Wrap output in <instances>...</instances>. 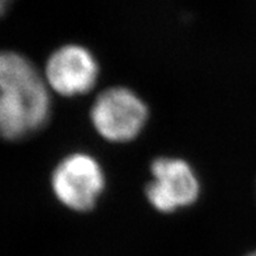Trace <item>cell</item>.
I'll return each instance as SVG.
<instances>
[{"instance_id": "obj_3", "label": "cell", "mask_w": 256, "mask_h": 256, "mask_svg": "<svg viewBox=\"0 0 256 256\" xmlns=\"http://www.w3.org/2000/svg\"><path fill=\"white\" fill-rule=\"evenodd\" d=\"M51 187L64 206L86 212L96 206L104 190V172L100 162L86 153L64 157L51 176Z\"/></svg>"}, {"instance_id": "obj_1", "label": "cell", "mask_w": 256, "mask_h": 256, "mask_svg": "<svg viewBox=\"0 0 256 256\" xmlns=\"http://www.w3.org/2000/svg\"><path fill=\"white\" fill-rule=\"evenodd\" d=\"M50 112L48 86L32 62L14 51H0V138H26L44 127Z\"/></svg>"}, {"instance_id": "obj_6", "label": "cell", "mask_w": 256, "mask_h": 256, "mask_svg": "<svg viewBox=\"0 0 256 256\" xmlns=\"http://www.w3.org/2000/svg\"><path fill=\"white\" fill-rule=\"evenodd\" d=\"M12 2H14V0H0V17L7 12L10 6L12 4Z\"/></svg>"}, {"instance_id": "obj_2", "label": "cell", "mask_w": 256, "mask_h": 256, "mask_svg": "<svg viewBox=\"0 0 256 256\" xmlns=\"http://www.w3.org/2000/svg\"><path fill=\"white\" fill-rule=\"evenodd\" d=\"M90 120L104 140L131 142L146 124L148 106L131 89L112 86L96 98L90 110Z\"/></svg>"}, {"instance_id": "obj_5", "label": "cell", "mask_w": 256, "mask_h": 256, "mask_svg": "<svg viewBox=\"0 0 256 256\" xmlns=\"http://www.w3.org/2000/svg\"><path fill=\"white\" fill-rule=\"evenodd\" d=\"M94 55L80 44H66L55 50L44 68V81L64 97H78L94 88L98 80Z\"/></svg>"}, {"instance_id": "obj_7", "label": "cell", "mask_w": 256, "mask_h": 256, "mask_svg": "<svg viewBox=\"0 0 256 256\" xmlns=\"http://www.w3.org/2000/svg\"><path fill=\"white\" fill-rule=\"evenodd\" d=\"M247 256H256V251H255V252H251V254H248V255H247Z\"/></svg>"}, {"instance_id": "obj_4", "label": "cell", "mask_w": 256, "mask_h": 256, "mask_svg": "<svg viewBox=\"0 0 256 256\" xmlns=\"http://www.w3.org/2000/svg\"><path fill=\"white\" fill-rule=\"evenodd\" d=\"M152 180L145 194L150 206L158 212L172 213L192 206L200 194V183L188 162L161 157L152 162Z\"/></svg>"}]
</instances>
